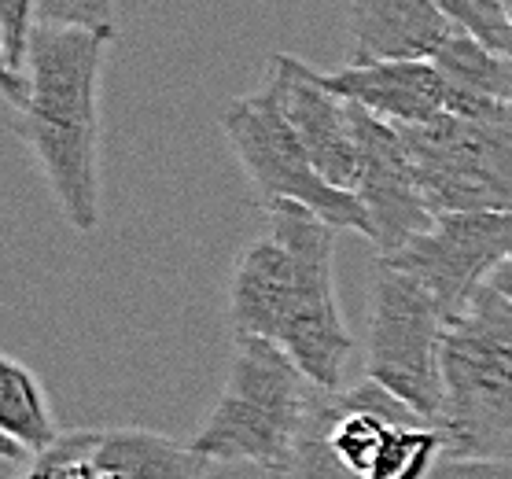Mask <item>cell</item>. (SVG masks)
<instances>
[{
  "label": "cell",
  "instance_id": "24",
  "mask_svg": "<svg viewBox=\"0 0 512 479\" xmlns=\"http://www.w3.org/2000/svg\"><path fill=\"white\" fill-rule=\"evenodd\" d=\"M269 479H291V476H269Z\"/></svg>",
  "mask_w": 512,
  "mask_h": 479
},
{
  "label": "cell",
  "instance_id": "13",
  "mask_svg": "<svg viewBox=\"0 0 512 479\" xmlns=\"http://www.w3.org/2000/svg\"><path fill=\"white\" fill-rule=\"evenodd\" d=\"M454 34L435 0H350L347 63L435 59Z\"/></svg>",
  "mask_w": 512,
  "mask_h": 479
},
{
  "label": "cell",
  "instance_id": "14",
  "mask_svg": "<svg viewBox=\"0 0 512 479\" xmlns=\"http://www.w3.org/2000/svg\"><path fill=\"white\" fill-rule=\"evenodd\" d=\"M295 299V255L269 229L262 240L247 247L233 269L229 288V317L236 336L280 339V328Z\"/></svg>",
  "mask_w": 512,
  "mask_h": 479
},
{
  "label": "cell",
  "instance_id": "25",
  "mask_svg": "<svg viewBox=\"0 0 512 479\" xmlns=\"http://www.w3.org/2000/svg\"><path fill=\"white\" fill-rule=\"evenodd\" d=\"M509 12H512V0H509Z\"/></svg>",
  "mask_w": 512,
  "mask_h": 479
},
{
  "label": "cell",
  "instance_id": "11",
  "mask_svg": "<svg viewBox=\"0 0 512 479\" xmlns=\"http://www.w3.org/2000/svg\"><path fill=\"white\" fill-rule=\"evenodd\" d=\"M266 85L273 89L277 104L284 107V115L295 126L299 141L310 152L321 177L332 181L336 188L358 192L361 155H358L354 118H350L347 100L336 96L325 85V74L306 67L303 59L273 52L269 56Z\"/></svg>",
  "mask_w": 512,
  "mask_h": 479
},
{
  "label": "cell",
  "instance_id": "9",
  "mask_svg": "<svg viewBox=\"0 0 512 479\" xmlns=\"http://www.w3.org/2000/svg\"><path fill=\"white\" fill-rule=\"evenodd\" d=\"M509 255L512 211H443L431 229L398 251H387V258L409 269L450 317L472 303V295L490 284L494 269Z\"/></svg>",
  "mask_w": 512,
  "mask_h": 479
},
{
  "label": "cell",
  "instance_id": "17",
  "mask_svg": "<svg viewBox=\"0 0 512 479\" xmlns=\"http://www.w3.org/2000/svg\"><path fill=\"white\" fill-rule=\"evenodd\" d=\"M0 435L15 439L30 454L48 450L63 435L52 421L41 380L12 354L0 358Z\"/></svg>",
  "mask_w": 512,
  "mask_h": 479
},
{
  "label": "cell",
  "instance_id": "7",
  "mask_svg": "<svg viewBox=\"0 0 512 479\" xmlns=\"http://www.w3.org/2000/svg\"><path fill=\"white\" fill-rule=\"evenodd\" d=\"M406 133L435 214L512 211V104L483 118L439 115Z\"/></svg>",
  "mask_w": 512,
  "mask_h": 479
},
{
  "label": "cell",
  "instance_id": "22",
  "mask_svg": "<svg viewBox=\"0 0 512 479\" xmlns=\"http://www.w3.org/2000/svg\"><path fill=\"white\" fill-rule=\"evenodd\" d=\"M428 479H512V454H443Z\"/></svg>",
  "mask_w": 512,
  "mask_h": 479
},
{
  "label": "cell",
  "instance_id": "19",
  "mask_svg": "<svg viewBox=\"0 0 512 479\" xmlns=\"http://www.w3.org/2000/svg\"><path fill=\"white\" fill-rule=\"evenodd\" d=\"M439 12L457 26L472 34L476 41L490 45L501 56H512V12L509 0H435Z\"/></svg>",
  "mask_w": 512,
  "mask_h": 479
},
{
  "label": "cell",
  "instance_id": "4",
  "mask_svg": "<svg viewBox=\"0 0 512 479\" xmlns=\"http://www.w3.org/2000/svg\"><path fill=\"white\" fill-rule=\"evenodd\" d=\"M450 314L424 284L395 266L387 255L376 258L369 292V351L365 376L417 409L424 421L443 424V336Z\"/></svg>",
  "mask_w": 512,
  "mask_h": 479
},
{
  "label": "cell",
  "instance_id": "16",
  "mask_svg": "<svg viewBox=\"0 0 512 479\" xmlns=\"http://www.w3.org/2000/svg\"><path fill=\"white\" fill-rule=\"evenodd\" d=\"M431 63L443 74L450 115L483 118L512 104V56H501L465 30H457Z\"/></svg>",
  "mask_w": 512,
  "mask_h": 479
},
{
  "label": "cell",
  "instance_id": "21",
  "mask_svg": "<svg viewBox=\"0 0 512 479\" xmlns=\"http://www.w3.org/2000/svg\"><path fill=\"white\" fill-rule=\"evenodd\" d=\"M37 23L45 26H78L118 37V0H41Z\"/></svg>",
  "mask_w": 512,
  "mask_h": 479
},
{
  "label": "cell",
  "instance_id": "2",
  "mask_svg": "<svg viewBox=\"0 0 512 479\" xmlns=\"http://www.w3.org/2000/svg\"><path fill=\"white\" fill-rule=\"evenodd\" d=\"M314 387L277 339L236 336L225 391L192 446L218 465L244 461L269 476H291Z\"/></svg>",
  "mask_w": 512,
  "mask_h": 479
},
{
  "label": "cell",
  "instance_id": "23",
  "mask_svg": "<svg viewBox=\"0 0 512 479\" xmlns=\"http://www.w3.org/2000/svg\"><path fill=\"white\" fill-rule=\"evenodd\" d=\"M490 284H494V288H498V292L505 295V299H512V255L505 258V262H501L498 269H494Z\"/></svg>",
  "mask_w": 512,
  "mask_h": 479
},
{
  "label": "cell",
  "instance_id": "10",
  "mask_svg": "<svg viewBox=\"0 0 512 479\" xmlns=\"http://www.w3.org/2000/svg\"><path fill=\"white\" fill-rule=\"evenodd\" d=\"M350 118H354L361 155L358 199L373 218L369 240L380 247V255H387V251H398L402 244H409L417 233L431 229L439 214L420 188L417 163H413L406 133L395 122H384V118H376L373 111H365L358 104H350Z\"/></svg>",
  "mask_w": 512,
  "mask_h": 479
},
{
  "label": "cell",
  "instance_id": "15",
  "mask_svg": "<svg viewBox=\"0 0 512 479\" xmlns=\"http://www.w3.org/2000/svg\"><path fill=\"white\" fill-rule=\"evenodd\" d=\"M214 465L196 446L174 443L144 428L96 432L93 454L78 479H214Z\"/></svg>",
  "mask_w": 512,
  "mask_h": 479
},
{
  "label": "cell",
  "instance_id": "18",
  "mask_svg": "<svg viewBox=\"0 0 512 479\" xmlns=\"http://www.w3.org/2000/svg\"><path fill=\"white\" fill-rule=\"evenodd\" d=\"M37 4L41 0H0V82L8 104H15L23 93L30 37L37 30Z\"/></svg>",
  "mask_w": 512,
  "mask_h": 479
},
{
  "label": "cell",
  "instance_id": "8",
  "mask_svg": "<svg viewBox=\"0 0 512 479\" xmlns=\"http://www.w3.org/2000/svg\"><path fill=\"white\" fill-rule=\"evenodd\" d=\"M424 421L376 380L325 391L314 387L295 439L291 479H369L398 424Z\"/></svg>",
  "mask_w": 512,
  "mask_h": 479
},
{
  "label": "cell",
  "instance_id": "6",
  "mask_svg": "<svg viewBox=\"0 0 512 479\" xmlns=\"http://www.w3.org/2000/svg\"><path fill=\"white\" fill-rule=\"evenodd\" d=\"M222 129L236 163L251 177L262 207L288 199V203H303L314 214H321L339 233L350 229V233L373 236V218L358 199V192L336 188L321 177V170L314 166V159L303 148L299 133L288 122L269 85L225 107Z\"/></svg>",
  "mask_w": 512,
  "mask_h": 479
},
{
  "label": "cell",
  "instance_id": "1",
  "mask_svg": "<svg viewBox=\"0 0 512 479\" xmlns=\"http://www.w3.org/2000/svg\"><path fill=\"white\" fill-rule=\"evenodd\" d=\"M115 34L37 23L15 100L19 137L78 233L100 225V78Z\"/></svg>",
  "mask_w": 512,
  "mask_h": 479
},
{
  "label": "cell",
  "instance_id": "3",
  "mask_svg": "<svg viewBox=\"0 0 512 479\" xmlns=\"http://www.w3.org/2000/svg\"><path fill=\"white\" fill-rule=\"evenodd\" d=\"M446 454H512V299L483 284L443 336Z\"/></svg>",
  "mask_w": 512,
  "mask_h": 479
},
{
  "label": "cell",
  "instance_id": "20",
  "mask_svg": "<svg viewBox=\"0 0 512 479\" xmlns=\"http://www.w3.org/2000/svg\"><path fill=\"white\" fill-rule=\"evenodd\" d=\"M96 432H63L56 443L26 461L19 479H78L85 457L93 454Z\"/></svg>",
  "mask_w": 512,
  "mask_h": 479
},
{
  "label": "cell",
  "instance_id": "5",
  "mask_svg": "<svg viewBox=\"0 0 512 479\" xmlns=\"http://www.w3.org/2000/svg\"><path fill=\"white\" fill-rule=\"evenodd\" d=\"M262 211H266L269 229L295 255V299H291V314L280 328L277 343L310 376V384L339 391L350 354H354V336L343 321L336 281H332V251H336L339 229L310 207L288 203V199L269 203Z\"/></svg>",
  "mask_w": 512,
  "mask_h": 479
},
{
  "label": "cell",
  "instance_id": "12",
  "mask_svg": "<svg viewBox=\"0 0 512 479\" xmlns=\"http://www.w3.org/2000/svg\"><path fill=\"white\" fill-rule=\"evenodd\" d=\"M325 85L350 104L373 111L395 126H424L446 115L443 74L431 59H384L347 63L325 74Z\"/></svg>",
  "mask_w": 512,
  "mask_h": 479
}]
</instances>
